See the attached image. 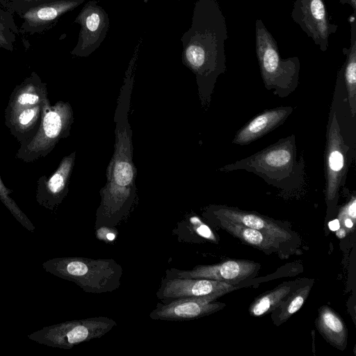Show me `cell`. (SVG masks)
I'll use <instances>...</instances> for the list:
<instances>
[{
  "label": "cell",
  "mask_w": 356,
  "mask_h": 356,
  "mask_svg": "<svg viewBox=\"0 0 356 356\" xmlns=\"http://www.w3.org/2000/svg\"><path fill=\"white\" fill-rule=\"evenodd\" d=\"M237 289L225 282L202 278L163 277L156 291V297L162 302L178 298L199 297L225 289Z\"/></svg>",
  "instance_id": "13"
},
{
  "label": "cell",
  "mask_w": 356,
  "mask_h": 356,
  "mask_svg": "<svg viewBox=\"0 0 356 356\" xmlns=\"http://www.w3.org/2000/svg\"><path fill=\"white\" fill-rule=\"evenodd\" d=\"M351 26L350 46L343 48L346 56L343 67L345 83L352 116L356 113V24L355 20L350 22Z\"/></svg>",
  "instance_id": "21"
},
{
  "label": "cell",
  "mask_w": 356,
  "mask_h": 356,
  "mask_svg": "<svg viewBox=\"0 0 356 356\" xmlns=\"http://www.w3.org/2000/svg\"><path fill=\"white\" fill-rule=\"evenodd\" d=\"M81 26L78 42L71 54L88 56L104 40L109 27V18L95 0L87 2L75 19Z\"/></svg>",
  "instance_id": "11"
},
{
  "label": "cell",
  "mask_w": 356,
  "mask_h": 356,
  "mask_svg": "<svg viewBox=\"0 0 356 356\" xmlns=\"http://www.w3.org/2000/svg\"><path fill=\"white\" fill-rule=\"evenodd\" d=\"M12 191L9 190L3 184L0 177V200L10 211L13 217L26 229L31 232L35 230V226L31 220L19 209L15 202L10 197Z\"/></svg>",
  "instance_id": "26"
},
{
  "label": "cell",
  "mask_w": 356,
  "mask_h": 356,
  "mask_svg": "<svg viewBox=\"0 0 356 356\" xmlns=\"http://www.w3.org/2000/svg\"><path fill=\"white\" fill-rule=\"evenodd\" d=\"M228 31L216 0H198L184 51V62L196 75L202 104L210 102L218 77L226 69Z\"/></svg>",
  "instance_id": "1"
},
{
  "label": "cell",
  "mask_w": 356,
  "mask_h": 356,
  "mask_svg": "<svg viewBox=\"0 0 356 356\" xmlns=\"http://www.w3.org/2000/svg\"><path fill=\"white\" fill-rule=\"evenodd\" d=\"M256 52L266 89L279 97H286L298 86L300 62L297 56L282 58L277 44L262 20L255 23Z\"/></svg>",
  "instance_id": "5"
},
{
  "label": "cell",
  "mask_w": 356,
  "mask_h": 356,
  "mask_svg": "<svg viewBox=\"0 0 356 356\" xmlns=\"http://www.w3.org/2000/svg\"><path fill=\"white\" fill-rule=\"evenodd\" d=\"M316 325L325 339L336 348L343 350L347 343V328L343 321L333 309L323 306L318 310Z\"/></svg>",
  "instance_id": "19"
},
{
  "label": "cell",
  "mask_w": 356,
  "mask_h": 356,
  "mask_svg": "<svg viewBox=\"0 0 356 356\" xmlns=\"http://www.w3.org/2000/svg\"><path fill=\"white\" fill-rule=\"evenodd\" d=\"M47 97L45 84L33 73L14 91L8 106L7 116L9 118L22 109L42 104Z\"/></svg>",
  "instance_id": "18"
},
{
  "label": "cell",
  "mask_w": 356,
  "mask_h": 356,
  "mask_svg": "<svg viewBox=\"0 0 356 356\" xmlns=\"http://www.w3.org/2000/svg\"><path fill=\"white\" fill-rule=\"evenodd\" d=\"M291 17L322 51L338 26L329 21L323 0H294Z\"/></svg>",
  "instance_id": "10"
},
{
  "label": "cell",
  "mask_w": 356,
  "mask_h": 356,
  "mask_svg": "<svg viewBox=\"0 0 356 356\" xmlns=\"http://www.w3.org/2000/svg\"><path fill=\"white\" fill-rule=\"evenodd\" d=\"M259 267L252 261L233 259L213 265H199L188 270L168 268L165 277L202 278L234 284L257 273Z\"/></svg>",
  "instance_id": "12"
},
{
  "label": "cell",
  "mask_w": 356,
  "mask_h": 356,
  "mask_svg": "<svg viewBox=\"0 0 356 356\" xmlns=\"http://www.w3.org/2000/svg\"><path fill=\"white\" fill-rule=\"evenodd\" d=\"M225 289L209 295L178 298L167 302H159L150 312L153 320L184 321L199 318L213 314L225 305L215 302L219 297L233 291Z\"/></svg>",
  "instance_id": "9"
},
{
  "label": "cell",
  "mask_w": 356,
  "mask_h": 356,
  "mask_svg": "<svg viewBox=\"0 0 356 356\" xmlns=\"http://www.w3.org/2000/svg\"><path fill=\"white\" fill-rule=\"evenodd\" d=\"M339 1H340V3H341L343 4H344V3L350 4L353 7V10H354L353 13H355V10H356V3H355V2H356V0H339Z\"/></svg>",
  "instance_id": "31"
},
{
  "label": "cell",
  "mask_w": 356,
  "mask_h": 356,
  "mask_svg": "<svg viewBox=\"0 0 356 356\" xmlns=\"http://www.w3.org/2000/svg\"><path fill=\"white\" fill-rule=\"evenodd\" d=\"M19 30L9 11L0 8V47L12 51Z\"/></svg>",
  "instance_id": "25"
},
{
  "label": "cell",
  "mask_w": 356,
  "mask_h": 356,
  "mask_svg": "<svg viewBox=\"0 0 356 356\" xmlns=\"http://www.w3.org/2000/svg\"><path fill=\"white\" fill-rule=\"evenodd\" d=\"M353 220L349 218V217H346L344 220H343V225L346 226V227L347 228H352L353 227Z\"/></svg>",
  "instance_id": "32"
},
{
  "label": "cell",
  "mask_w": 356,
  "mask_h": 356,
  "mask_svg": "<svg viewBox=\"0 0 356 356\" xmlns=\"http://www.w3.org/2000/svg\"><path fill=\"white\" fill-rule=\"evenodd\" d=\"M72 122L73 113L69 103L58 102L51 106L45 98L42 104L39 129L33 139L21 147L17 156L27 162L44 156L60 138L68 136Z\"/></svg>",
  "instance_id": "6"
},
{
  "label": "cell",
  "mask_w": 356,
  "mask_h": 356,
  "mask_svg": "<svg viewBox=\"0 0 356 356\" xmlns=\"http://www.w3.org/2000/svg\"><path fill=\"white\" fill-rule=\"evenodd\" d=\"M215 216L223 229L245 243L264 251L276 248L278 241L263 232L227 218Z\"/></svg>",
  "instance_id": "20"
},
{
  "label": "cell",
  "mask_w": 356,
  "mask_h": 356,
  "mask_svg": "<svg viewBox=\"0 0 356 356\" xmlns=\"http://www.w3.org/2000/svg\"><path fill=\"white\" fill-rule=\"evenodd\" d=\"M84 1L55 0L32 7L19 15L23 20L21 31L31 34L41 33Z\"/></svg>",
  "instance_id": "15"
},
{
  "label": "cell",
  "mask_w": 356,
  "mask_h": 356,
  "mask_svg": "<svg viewBox=\"0 0 356 356\" xmlns=\"http://www.w3.org/2000/svg\"><path fill=\"white\" fill-rule=\"evenodd\" d=\"M76 152L65 156L56 172L47 179L43 177L38 181L37 202L46 209L54 210L68 192V184L74 164Z\"/></svg>",
  "instance_id": "14"
},
{
  "label": "cell",
  "mask_w": 356,
  "mask_h": 356,
  "mask_svg": "<svg viewBox=\"0 0 356 356\" xmlns=\"http://www.w3.org/2000/svg\"><path fill=\"white\" fill-rule=\"evenodd\" d=\"M213 213L259 230L278 242L287 241L291 238V235L287 230L273 220L256 213L236 208L220 207L215 209Z\"/></svg>",
  "instance_id": "17"
},
{
  "label": "cell",
  "mask_w": 356,
  "mask_h": 356,
  "mask_svg": "<svg viewBox=\"0 0 356 356\" xmlns=\"http://www.w3.org/2000/svg\"><path fill=\"white\" fill-rule=\"evenodd\" d=\"M293 110L291 106H285L269 109L260 113L238 130L233 139V143L246 145L262 137L283 124Z\"/></svg>",
  "instance_id": "16"
},
{
  "label": "cell",
  "mask_w": 356,
  "mask_h": 356,
  "mask_svg": "<svg viewBox=\"0 0 356 356\" xmlns=\"http://www.w3.org/2000/svg\"><path fill=\"white\" fill-rule=\"evenodd\" d=\"M198 232L200 234H201L202 236H203L204 237H206V238H211V239H213V234H212V232L210 231V229H209V227L204 225H202V227H200L198 228Z\"/></svg>",
  "instance_id": "29"
},
{
  "label": "cell",
  "mask_w": 356,
  "mask_h": 356,
  "mask_svg": "<svg viewBox=\"0 0 356 356\" xmlns=\"http://www.w3.org/2000/svg\"><path fill=\"white\" fill-rule=\"evenodd\" d=\"M328 227L332 231H337L341 227L340 222L338 219H334L328 223Z\"/></svg>",
  "instance_id": "30"
},
{
  "label": "cell",
  "mask_w": 356,
  "mask_h": 356,
  "mask_svg": "<svg viewBox=\"0 0 356 356\" xmlns=\"http://www.w3.org/2000/svg\"><path fill=\"white\" fill-rule=\"evenodd\" d=\"M349 149L334 112L327 125L325 148V199L329 206L336 202L339 188L344 184Z\"/></svg>",
  "instance_id": "8"
},
{
  "label": "cell",
  "mask_w": 356,
  "mask_h": 356,
  "mask_svg": "<svg viewBox=\"0 0 356 356\" xmlns=\"http://www.w3.org/2000/svg\"><path fill=\"white\" fill-rule=\"evenodd\" d=\"M336 232H337V236L341 238H343L346 236V230L344 229H343V228H339Z\"/></svg>",
  "instance_id": "33"
},
{
  "label": "cell",
  "mask_w": 356,
  "mask_h": 356,
  "mask_svg": "<svg viewBox=\"0 0 356 356\" xmlns=\"http://www.w3.org/2000/svg\"><path fill=\"white\" fill-rule=\"evenodd\" d=\"M290 285H282L257 298L250 305L249 313L252 316H260L276 309L289 296Z\"/></svg>",
  "instance_id": "22"
},
{
  "label": "cell",
  "mask_w": 356,
  "mask_h": 356,
  "mask_svg": "<svg viewBox=\"0 0 356 356\" xmlns=\"http://www.w3.org/2000/svg\"><path fill=\"white\" fill-rule=\"evenodd\" d=\"M130 83L122 89L115 121V145L107 170V182L101 191L96 227H114L129 211L136 195V170L132 161L131 131L128 123Z\"/></svg>",
  "instance_id": "2"
},
{
  "label": "cell",
  "mask_w": 356,
  "mask_h": 356,
  "mask_svg": "<svg viewBox=\"0 0 356 356\" xmlns=\"http://www.w3.org/2000/svg\"><path fill=\"white\" fill-rule=\"evenodd\" d=\"M42 104L22 109L8 118L10 129L23 134L31 130L35 125L41 115Z\"/></svg>",
  "instance_id": "24"
},
{
  "label": "cell",
  "mask_w": 356,
  "mask_h": 356,
  "mask_svg": "<svg viewBox=\"0 0 356 356\" xmlns=\"http://www.w3.org/2000/svg\"><path fill=\"white\" fill-rule=\"evenodd\" d=\"M55 0H0L10 10L20 15L26 10L38 5Z\"/></svg>",
  "instance_id": "27"
},
{
  "label": "cell",
  "mask_w": 356,
  "mask_h": 356,
  "mask_svg": "<svg viewBox=\"0 0 356 356\" xmlns=\"http://www.w3.org/2000/svg\"><path fill=\"white\" fill-rule=\"evenodd\" d=\"M42 268L47 273L74 282L89 293L112 292L121 285L122 268L112 259L57 257L44 261Z\"/></svg>",
  "instance_id": "4"
},
{
  "label": "cell",
  "mask_w": 356,
  "mask_h": 356,
  "mask_svg": "<svg viewBox=\"0 0 356 356\" xmlns=\"http://www.w3.org/2000/svg\"><path fill=\"white\" fill-rule=\"evenodd\" d=\"M343 214H346L348 217L355 219L356 216V200L355 197L353 196L348 204L344 207L342 211Z\"/></svg>",
  "instance_id": "28"
},
{
  "label": "cell",
  "mask_w": 356,
  "mask_h": 356,
  "mask_svg": "<svg viewBox=\"0 0 356 356\" xmlns=\"http://www.w3.org/2000/svg\"><path fill=\"white\" fill-rule=\"evenodd\" d=\"M311 291V286L306 285L292 293L286 300L277 307L279 312L274 316L275 323L280 325L296 313L303 305Z\"/></svg>",
  "instance_id": "23"
},
{
  "label": "cell",
  "mask_w": 356,
  "mask_h": 356,
  "mask_svg": "<svg viewBox=\"0 0 356 356\" xmlns=\"http://www.w3.org/2000/svg\"><path fill=\"white\" fill-rule=\"evenodd\" d=\"M116 325L117 323L109 317H90L44 327L30 334L28 338L47 346L70 349L103 337Z\"/></svg>",
  "instance_id": "7"
},
{
  "label": "cell",
  "mask_w": 356,
  "mask_h": 356,
  "mask_svg": "<svg viewBox=\"0 0 356 356\" xmlns=\"http://www.w3.org/2000/svg\"><path fill=\"white\" fill-rule=\"evenodd\" d=\"M296 136H289L264 149L227 164L220 170H246L266 183L282 189L300 187L305 184V163L303 158L297 159Z\"/></svg>",
  "instance_id": "3"
}]
</instances>
